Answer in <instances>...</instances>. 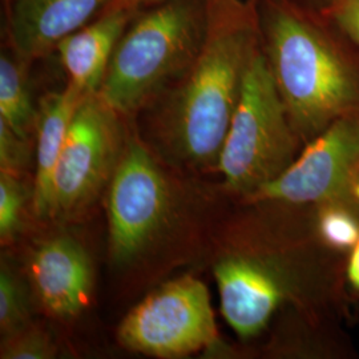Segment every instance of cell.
Instances as JSON below:
<instances>
[{"instance_id":"cell-12","label":"cell","mask_w":359,"mask_h":359,"mask_svg":"<svg viewBox=\"0 0 359 359\" xmlns=\"http://www.w3.org/2000/svg\"><path fill=\"white\" fill-rule=\"evenodd\" d=\"M135 15L120 8L105 10L57 44L55 52L69 86L86 96L99 92L116 46Z\"/></svg>"},{"instance_id":"cell-8","label":"cell","mask_w":359,"mask_h":359,"mask_svg":"<svg viewBox=\"0 0 359 359\" xmlns=\"http://www.w3.org/2000/svg\"><path fill=\"white\" fill-rule=\"evenodd\" d=\"M109 252L126 265L144 253L167 222L172 192L167 177L148 148L130 133L107 188Z\"/></svg>"},{"instance_id":"cell-23","label":"cell","mask_w":359,"mask_h":359,"mask_svg":"<svg viewBox=\"0 0 359 359\" xmlns=\"http://www.w3.org/2000/svg\"><path fill=\"white\" fill-rule=\"evenodd\" d=\"M293 1L301 4L302 7H306L309 10L325 13L327 11V8L330 7L333 0H293Z\"/></svg>"},{"instance_id":"cell-3","label":"cell","mask_w":359,"mask_h":359,"mask_svg":"<svg viewBox=\"0 0 359 359\" xmlns=\"http://www.w3.org/2000/svg\"><path fill=\"white\" fill-rule=\"evenodd\" d=\"M259 44L304 145L359 112V48L326 13L293 0H256Z\"/></svg>"},{"instance_id":"cell-22","label":"cell","mask_w":359,"mask_h":359,"mask_svg":"<svg viewBox=\"0 0 359 359\" xmlns=\"http://www.w3.org/2000/svg\"><path fill=\"white\" fill-rule=\"evenodd\" d=\"M156 1H158V0H111V3L107 6L105 10L120 8V10H126V11L137 13L139 10L145 8V7L154 4Z\"/></svg>"},{"instance_id":"cell-4","label":"cell","mask_w":359,"mask_h":359,"mask_svg":"<svg viewBox=\"0 0 359 359\" xmlns=\"http://www.w3.org/2000/svg\"><path fill=\"white\" fill-rule=\"evenodd\" d=\"M208 0H158L139 10L118 40L97 95L128 117L191 68L205 39Z\"/></svg>"},{"instance_id":"cell-9","label":"cell","mask_w":359,"mask_h":359,"mask_svg":"<svg viewBox=\"0 0 359 359\" xmlns=\"http://www.w3.org/2000/svg\"><path fill=\"white\" fill-rule=\"evenodd\" d=\"M358 179L359 112L337 118L304 145L278 179L238 201L313 206L358 203L354 196Z\"/></svg>"},{"instance_id":"cell-2","label":"cell","mask_w":359,"mask_h":359,"mask_svg":"<svg viewBox=\"0 0 359 359\" xmlns=\"http://www.w3.org/2000/svg\"><path fill=\"white\" fill-rule=\"evenodd\" d=\"M259 50L256 0H208L203 47L167 90L158 115L172 154L198 169H218L245 75Z\"/></svg>"},{"instance_id":"cell-17","label":"cell","mask_w":359,"mask_h":359,"mask_svg":"<svg viewBox=\"0 0 359 359\" xmlns=\"http://www.w3.org/2000/svg\"><path fill=\"white\" fill-rule=\"evenodd\" d=\"M32 196L18 176L0 172V238L10 243L22 229L27 198Z\"/></svg>"},{"instance_id":"cell-1","label":"cell","mask_w":359,"mask_h":359,"mask_svg":"<svg viewBox=\"0 0 359 359\" xmlns=\"http://www.w3.org/2000/svg\"><path fill=\"white\" fill-rule=\"evenodd\" d=\"M346 257L322 241L314 209L280 204L276 224L215 264L221 314L245 341L264 333L285 306L322 323L355 321Z\"/></svg>"},{"instance_id":"cell-11","label":"cell","mask_w":359,"mask_h":359,"mask_svg":"<svg viewBox=\"0 0 359 359\" xmlns=\"http://www.w3.org/2000/svg\"><path fill=\"white\" fill-rule=\"evenodd\" d=\"M31 281L43 309L71 320L90 302L95 283L92 259L71 236H55L39 244L29 259Z\"/></svg>"},{"instance_id":"cell-7","label":"cell","mask_w":359,"mask_h":359,"mask_svg":"<svg viewBox=\"0 0 359 359\" xmlns=\"http://www.w3.org/2000/svg\"><path fill=\"white\" fill-rule=\"evenodd\" d=\"M126 139L123 116L97 93L87 95L77 107L56 168L52 218L79 217L97 200L115 173Z\"/></svg>"},{"instance_id":"cell-6","label":"cell","mask_w":359,"mask_h":359,"mask_svg":"<svg viewBox=\"0 0 359 359\" xmlns=\"http://www.w3.org/2000/svg\"><path fill=\"white\" fill-rule=\"evenodd\" d=\"M117 338L129 351L156 358H182L217 347V325L205 285L191 276L161 285L124 317Z\"/></svg>"},{"instance_id":"cell-13","label":"cell","mask_w":359,"mask_h":359,"mask_svg":"<svg viewBox=\"0 0 359 359\" xmlns=\"http://www.w3.org/2000/svg\"><path fill=\"white\" fill-rule=\"evenodd\" d=\"M86 95L67 84L65 90L50 92L40 99L36 121V173L32 191L35 215L52 218L55 173L69 126Z\"/></svg>"},{"instance_id":"cell-16","label":"cell","mask_w":359,"mask_h":359,"mask_svg":"<svg viewBox=\"0 0 359 359\" xmlns=\"http://www.w3.org/2000/svg\"><path fill=\"white\" fill-rule=\"evenodd\" d=\"M31 323L28 289L7 264L0 269V330L3 337L16 333Z\"/></svg>"},{"instance_id":"cell-20","label":"cell","mask_w":359,"mask_h":359,"mask_svg":"<svg viewBox=\"0 0 359 359\" xmlns=\"http://www.w3.org/2000/svg\"><path fill=\"white\" fill-rule=\"evenodd\" d=\"M325 13L359 48V0H333Z\"/></svg>"},{"instance_id":"cell-18","label":"cell","mask_w":359,"mask_h":359,"mask_svg":"<svg viewBox=\"0 0 359 359\" xmlns=\"http://www.w3.org/2000/svg\"><path fill=\"white\" fill-rule=\"evenodd\" d=\"M56 354L57 347L51 335L32 323L3 337L0 347L1 359H51Z\"/></svg>"},{"instance_id":"cell-24","label":"cell","mask_w":359,"mask_h":359,"mask_svg":"<svg viewBox=\"0 0 359 359\" xmlns=\"http://www.w3.org/2000/svg\"><path fill=\"white\" fill-rule=\"evenodd\" d=\"M354 196H355V198H357V201L359 203V179L355 182V185H354Z\"/></svg>"},{"instance_id":"cell-15","label":"cell","mask_w":359,"mask_h":359,"mask_svg":"<svg viewBox=\"0 0 359 359\" xmlns=\"http://www.w3.org/2000/svg\"><path fill=\"white\" fill-rule=\"evenodd\" d=\"M316 226L322 241L348 255L359 241L358 203H329L316 206Z\"/></svg>"},{"instance_id":"cell-14","label":"cell","mask_w":359,"mask_h":359,"mask_svg":"<svg viewBox=\"0 0 359 359\" xmlns=\"http://www.w3.org/2000/svg\"><path fill=\"white\" fill-rule=\"evenodd\" d=\"M26 65L8 47L0 56V120L23 139L36 129L38 108L27 81Z\"/></svg>"},{"instance_id":"cell-10","label":"cell","mask_w":359,"mask_h":359,"mask_svg":"<svg viewBox=\"0 0 359 359\" xmlns=\"http://www.w3.org/2000/svg\"><path fill=\"white\" fill-rule=\"evenodd\" d=\"M7 47L29 63L103 13L111 0H3Z\"/></svg>"},{"instance_id":"cell-5","label":"cell","mask_w":359,"mask_h":359,"mask_svg":"<svg viewBox=\"0 0 359 359\" xmlns=\"http://www.w3.org/2000/svg\"><path fill=\"white\" fill-rule=\"evenodd\" d=\"M302 148L259 44L218 163L225 192L248 197L278 179Z\"/></svg>"},{"instance_id":"cell-19","label":"cell","mask_w":359,"mask_h":359,"mask_svg":"<svg viewBox=\"0 0 359 359\" xmlns=\"http://www.w3.org/2000/svg\"><path fill=\"white\" fill-rule=\"evenodd\" d=\"M29 163V140L16 135L3 120H0V172L19 177Z\"/></svg>"},{"instance_id":"cell-21","label":"cell","mask_w":359,"mask_h":359,"mask_svg":"<svg viewBox=\"0 0 359 359\" xmlns=\"http://www.w3.org/2000/svg\"><path fill=\"white\" fill-rule=\"evenodd\" d=\"M346 281L350 294L359 304V241L346 257Z\"/></svg>"}]
</instances>
